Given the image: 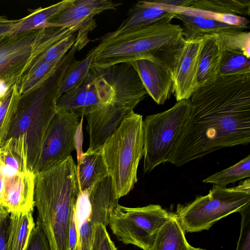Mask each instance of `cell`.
<instances>
[{"label":"cell","mask_w":250,"mask_h":250,"mask_svg":"<svg viewBox=\"0 0 250 250\" xmlns=\"http://www.w3.org/2000/svg\"><path fill=\"white\" fill-rule=\"evenodd\" d=\"M7 228L6 250H25L31 232L35 225L33 211L10 213Z\"/></svg>","instance_id":"cell-22"},{"label":"cell","mask_w":250,"mask_h":250,"mask_svg":"<svg viewBox=\"0 0 250 250\" xmlns=\"http://www.w3.org/2000/svg\"><path fill=\"white\" fill-rule=\"evenodd\" d=\"M131 63L148 94L158 104H164L172 93L170 72L160 65L147 60Z\"/></svg>","instance_id":"cell-17"},{"label":"cell","mask_w":250,"mask_h":250,"mask_svg":"<svg viewBox=\"0 0 250 250\" xmlns=\"http://www.w3.org/2000/svg\"><path fill=\"white\" fill-rule=\"evenodd\" d=\"M25 250H51L47 237L37 221L31 232Z\"/></svg>","instance_id":"cell-36"},{"label":"cell","mask_w":250,"mask_h":250,"mask_svg":"<svg viewBox=\"0 0 250 250\" xmlns=\"http://www.w3.org/2000/svg\"><path fill=\"white\" fill-rule=\"evenodd\" d=\"M74 211L75 208L71 215L68 232V250H78V234L75 220Z\"/></svg>","instance_id":"cell-38"},{"label":"cell","mask_w":250,"mask_h":250,"mask_svg":"<svg viewBox=\"0 0 250 250\" xmlns=\"http://www.w3.org/2000/svg\"><path fill=\"white\" fill-rule=\"evenodd\" d=\"M166 19L114 36L105 34L95 47L92 67L105 68L113 65L147 60L170 73L175 57L185 39L181 25Z\"/></svg>","instance_id":"cell-2"},{"label":"cell","mask_w":250,"mask_h":250,"mask_svg":"<svg viewBox=\"0 0 250 250\" xmlns=\"http://www.w3.org/2000/svg\"><path fill=\"white\" fill-rule=\"evenodd\" d=\"M250 203V179L234 187L213 185L209 193L197 197L185 206L178 205L175 214L185 232L208 229L219 220Z\"/></svg>","instance_id":"cell-8"},{"label":"cell","mask_w":250,"mask_h":250,"mask_svg":"<svg viewBox=\"0 0 250 250\" xmlns=\"http://www.w3.org/2000/svg\"><path fill=\"white\" fill-rule=\"evenodd\" d=\"M79 117L74 113L57 110L45 132L34 174L62 162L75 149V138L79 127Z\"/></svg>","instance_id":"cell-12"},{"label":"cell","mask_w":250,"mask_h":250,"mask_svg":"<svg viewBox=\"0 0 250 250\" xmlns=\"http://www.w3.org/2000/svg\"><path fill=\"white\" fill-rule=\"evenodd\" d=\"M170 215L158 205L129 208L118 204L111 213L108 225L117 239L124 244L148 250Z\"/></svg>","instance_id":"cell-10"},{"label":"cell","mask_w":250,"mask_h":250,"mask_svg":"<svg viewBox=\"0 0 250 250\" xmlns=\"http://www.w3.org/2000/svg\"><path fill=\"white\" fill-rule=\"evenodd\" d=\"M188 8L220 14L249 16L250 1L249 0H191Z\"/></svg>","instance_id":"cell-28"},{"label":"cell","mask_w":250,"mask_h":250,"mask_svg":"<svg viewBox=\"0 0 250 250\" xmlns=\"http://www.w3.org/2000/svg\"><path fill=\"white\" fill-rule=\"evenodd\" d=\"M250 177V155L230 167L216 172L203 180L205 183L225 187L227 185Z\"/></svg>","instance_id":"cell-30"},{"label":"cell","mask_w":250,"mask_h":250,"mask_svg":"<svg viewBox=\"0 0 250 250\" xmlns=\"http://www.w3.org/2000/svg\"><path fill=\"white\" fill-rule=\"evenodd\" d=\"M203 37L200 49L197 76V88L212 83L219 76L222 52L210 35Z\"/></svg>","instance_id":"cell-21"},{"label":"cell","mask_w":250,"mask_h":250,"mask_svg":"<svg viewBox=\"0 0 250 250\" xmlns=\"http://www.w3.org/2000/svg\"><path fill=\"white\" fill-rule=\"evenodd\" d=\"M35 175L37 221L47 237L51 250H68L70 217L79 193L77 166L70 155Z\"/></svg>","instance_id":"cell-3"},{"label":"cell","mask_w":250,"mask_h":250,"mask_svg":"<svg viewBox=\"0 0 250 250\" xmlns=\"http://www.w3.org/2000/svg\"><path fill=\"white\" fill-rule=\"evenodd\" d=\"M121 4L109 0H75L50 23L56 27L79 29L76 42L81 50L89 42L88 33L96 26L94 17L106 10H116Z\"/></svg>","instance_id":"cell-14"},{"label":"cell","mask_w":250,"mask_h":250,"mask_svg":"<svg viewBox=\"0 0 250 250\" xmlns=\"http://www.w3.org/2000/svg\"><path fill=\"white\" fill-rule=\"evenodd\" d=\"M21 96L19 83L6 89L0 97V146L5 141Z\"/></svg>","instance_id":"cell-29"},{"label":"cell","mask_w":250,"mask_h":250,"mask_svg":"<svg viewBox=\"0 0 250 250\" xmlns=\"http://www.w3.org/2000/svg\"><path fill=\"white\" fill-rule=\"evenodd\" d=\"M104 159L119 198L126 195L137 182V169L143 156V120L131 112L103 146Z\"/></svg>","instance_id":"cell-6"},{"label":"cell","mask_w":250,"mask_h":250,"mask_svg":"<svg viewBox=\"0 0 250 250\" xmlns=\"http://www.w3.org/2000/svg\"><path fill=\"white\" fill-rule=\"evenodd\" d=\"M90 250H117L106 227L102 224H97L94 228L93 243Z\"/></svg>","instance_id":"cell-35"},{"label":"cell","mask_w":250,"mask_h":250,"mask_svg":"<svg viewBox=\"0 0 250 250\" xmlns=\"http://www.w3.org/2000/svg\"><path fill=\"white\" fill-rule=\"evenodd\" d=\"M250 73V58L240 51L225 50L222 53L219 76Z\"/></svg>","instance_id":"cell-31"},{"label":"cell","mask_w":250,"mask_h":250,"mask_svg":"<svg viewBox=\"0 0 250 250\" xmlns=\"http://www.w3.org/2000/svg\"><path fill=\"white\" fill-rule=\"evenodd\" d=\"M191 109L190 99L183 100L143 120L144 172L168 162Z\"/></svg>","instance_id":"cell-9"},{"label":"cell","mask_w":250,"mask_h":250,"mask_svg":"<svg viewBox=\"0 0 250 250\" xmlns=\"http://www.w3.org/2000/svg\"><path fill=\"white\" fill-rule=\"evenodd\" d=\"M80 191H84L109 175L103 148L87 150L80 157L77 166Z\"/></svg>","instance_id":"cell-19"},{"label":"cell","mask_w":250,"mask_h":250,"mask_svg":"<svg viewBox=\"0 0 250 250\" xmlns=\"http://www.w3.org/2000/svg\"><path fill=\"white\" fill-rule=\"evenodd\" d=\"M0 165L17 172L31 170L28 166L25 134L8 138L0 146Z\"/></svg>","instance_id":"cell-24"},{"label":"cell","mask_w":250,"mask_h":250,"mask_svg":"<svg viewBox=\"0 0 250 250\" xmlns=\"http://www.w3.org/2000/svg\"><path fill=\"white\" fill-rule=\"evenodd\" d=\"M3 177L0 204L9 214L33 211L35 179L33 171L29 170Z\"/></svg>","instance_id":"cell-16"},{"label":"cell","mask_w":250,"mask_h":250,"mask_svg":"<svg viewBox=\"0 0 250 250\" xmlns=\"http://www.w3.org/2000/svg\"><path fill=\"white\" fill-rule=\"evenodd\" d=\"M9 215L0 222V250H6V239Z\"/></svg>","instance_id":"cell-39"},{"label":"cell","mask_w":250,"mask_h":250,"mask_svg":"<svg viewBox=\"0 0 250 250\" xmlns=\"http://www.w3.org/2000/svg\"><path fill=\"white\" fill-rule=\"evenodd\" d=\"M119 199L109 175L92 188L79 190L74 211L78 250H90L95 226L98 224L105 227L108 225Z\"/></svg>","instance_id":"cell-11"},{"label":"cell","mask_w":250,"mask_h":250,"mask_svg":"<svg viewBox=\"0 0 250 250\" xmlns=\"http://www.w3.org/2000/svg\"><path fill=\"white\" fill-rule=\"evenodd\" d=\"M77 51V47L74 44L51 76L39 86L21 95L6 140L26 135L28 166L32 171L40 157L45 132L57 112L62 80L75 59Z\"/></svg>","instance_id":"cell-4"},{"label":"cell","mask_w":250,"mask_h":250,"mask_svg":"<svg viewBox=\"0 0 250 250\" xmlns=\"http://www.w3.org/2000/svg\"><path fill=\"white\" fill-rule=\"evenodd\" d=\"M203 42V37L185 39L184 43L175 57L171 75L172 93L177 102L189 99L197 88L198 59Z\"/></svg>","instance_id":"cell-15"},{"label":"cell","mask_w":250,"mask_h":250,"mask_svg":"<svg viewBox=\"0 0 250 250\" xmlns=\"http://www.w3.org/2000/svg\"><path fill=\"white\" fill-rule=\"evenodd\" d=\"M114 90L100 69L91 68L85 80L74 89L61 95L57 110L86 116L99 107L111 103Z\"/></svg>","instance_id":"cell-13"},{"label":"cell","mask_w":250,"mask_h":250,"mask_svg":"<svg viewBox=\"0 0 250 250\" xmlns=\"http://www.w3.org/2000/svg\"><path fill=\"white\" fill-rule=\"evenodd\" d=\"M100 69L113 87L114 97L111 103L85 116L89 150L102 148L105 141L147 94L131 63H118Z\"/></svg>","instance_id":"cell-5"},{"label":"cell","mask_w":250,"mask_h":250,"mask_svg":"<svg viewBox=\"0 0 250 250\" xmlns=\"http://www.w3.org/2000/svg\"><path fill=\"white\" fill-rule=\"evenodd\" d=\"M75 0H63L49 6L39 7L30 14L20 19V24L15 33L54 26L51 21L64 10L71 6Z\"/></svg>","instance_id":"cell-25"},{"label":"cell","mask_w":250,"mask_h":250,"mask_svg":"<svg viewBox=\"0 0 250 250\" xmlns=\"http://www.w3.org/2000/svg\"><path fill=\"white\" fill-rule=\"evenodd\" d=\"M194 250H206L205 249H200V248H195Z\"/></svg>","instance_id":"cell-42"},{"label":"cell","mask_w":250,"mask_h":250,"mask_svg":"<svg viewBox=\"0 0 250 250\" xmlns=\"http://www.w3.org/2000/svg\"><path fill=\"white\" fill-rule=\"evenodd\" d=\"M65 55L54 61L40 62L30 69L19 83L21 95L39 86L51 76L62 64Z\"/></svg>","instance_id":"cell-27"},{"label":"cell","mask_w":250,"mask_h":250,"mask_svg":"<svg viewBox=\"0 0 250 250\" xmlns=\"http://www.w3.org/2000/svg\"><path fill=\"white\" fill-rule=\"evenodd\" d=\"M20 23L19 20H9L5 16H0V39L15 33Z\"/></svg>","instance_id":"cell-37"},{"label":"cell","mask_w":250,"mask_h":250,"mask_svg":"<svg viewBox=\"0 0 250 250\" xmlns=\"http://www.w3.org/2000/svg\"><path fill=\"white\" fill-rule=\"evenodd\" d=\"M168 160L181 167L226 147L250 143V73L219 76L196 89Z\"/></svg>","instance_id":"cell-1"},{"label":"cell","mask_w":250,"mask_h":250,"mask_svg":"<svg viewBox=\"0 0 250 250\" xmlns=\"http://www.w3.org/2000/svg\"><path fill=\"white\" fill-rule=\"evenodd\" d=\"M174 19L181 20L184 25L183 37L193 39L208 34H224L244 31L249 26L229 25L200 16L175 14Z\"/></svg>","instance_id":"cell-20"},{"label":"cell","mask_w":250,"mask_h":250,"mask_svg":"<svg viewBox=\"0 0 250 250\" xmlns=\"http://www.w3.org/2000/svg\"><path fill=\"white\" fill-rule=\"evenodd\" d=\"M169 11L174 14H181L189 16H200L214 20L229 25L246 27L249 26V21L244 16L214 13L191 8L169 6Z\"/></svg>","instance_id":"cell-32"},{"label":"cell","mask_w":250,"mask_h":250,"mask_svg":"<svg viewBox=\"0 0 250 250\" xmlns=\"http://www.w3.org/2000/svg\"><path fill=\"white\" fill-rule=\"evenodd\" d=\"M208 35L215 39L222 52L225 50L240 51L250 58V32Z\"/></svg>","instance_id":"cell-33"},{"label":"cell","mask_w":250,"mask_h":250,"mask_svg":"<svg viewBox=\"0 0 250 250\" xmlns=\"http://www.w3.org/2000/svg\"><path fill=\"white\" fill-rule=\"evenodd\" d=\"M77 30L53 26L0 38V85L7 89L19 83L35 59Z\"/></svg>","instance_id":"cell-7"},{"label":"cell","mask_w":250,"mask_h":250,"mask_svg":"<svg viewBox=\"0 0 250 250\" xmlns=\"http://www.w3.org/2000/svg\"><path fill=\"white\" fill-rule=\"evenodd\" d=\"M186 240L185 231L176 214L159 230L154 242L148 250H194Z\"/></svg>","instance_id":"cell-23"},{"label":"cell","mask_w":250,"mask_h":250,"mask_svg":"<svg viewBox=\"0 0 250 250\" xmlns=\"http://www.w3.org/2000/svg\"><path fill=\"white\" fill-rule=\"evenodd\" d=\"M3 184H4V177L2 173L1 172L0 169V204L1 198L2 196V194L3 192Z\"/></svg>","instance_id":"cell-41"},{"label":"cell","mask_w":250,"mask_h":250,"mask_svg":"<svg viewBox=\"0 0 250 250\" xmlns=\"http://www.w3.org/2000/svg\"><path fill=\"white\" fill-rule=\"evenodd\" d=\"M175 14L168 12L153 1H138L130 8L127 17L114 31L106 35L114 36L155 23L161 20L174 19Z\"/></svg>","instance_id":"cell-18"},{"label":"cell","mask_w":250,"mask_h":250,"mask_svg":"<svg viewBox=\"0 0 250 250\" xmlns=\"http://www.w3.org/2000/svg\"><path fill=\"white\" fill-rule=\"evenodd\" d=\"M239 212L242 220L236 250H250V203L244 206Z\"/></svg>","instance_id":"cell-34"},{"label":"cell","mask_w":250,"mask_h":250,"mask_svg":"<svg viewBox=\"0 0 250 250\" xmlns=\"http://www.w3.org/2000/svg\"><path fill=\"white\" fill-rule=\"evenodd\" d=\"M9 212L6 208L0 204V222L5 217L8 216Z\"/></svg>","instance_id":"cell-40"},{"label":"cell","mask_w":250,"mask_h":250,"mask_svg":"<svg viewBox=\"0 0 250 250\" xmlns=\"http://www.w3.org/2000/svg\"><path fill=\"white\" fill-rule=\"evenodd\" d=\"M95 56V47L91 49L85 58L80 61L74 59L69 65L62 80L59 97L81 84L87 77L92 68Z\"/></svg>","instance_id":"cell-26"}]
</instances>
